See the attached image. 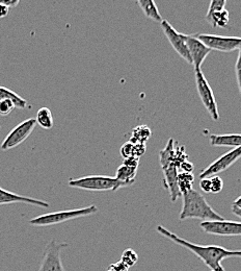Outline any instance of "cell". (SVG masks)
<instances>
[{"label": "cell", "instance_id": "obj_33", "mask_svg": "<svg viewBox=\"0 0 241 271\" xmlns=\"http://www.w3.org/2000/svg\"><path fill=\"white\" fill-rule=\"evenodd\" d=\"M2 3L4 6L8 7L9 9H13L19 5V0H2Z\"/></svg>", "mask_w": 241, "mask_h": 271}, {"label": "cell", "instance_id": "obj_31", "mask_svg": "<svg viewBox=\"0 0 241 271\" xmlns=\"http://www.w3.org/2000/svg\"><path fill=\"white\" fill-rule=\"evenodd\" d=\"M124 165L126 166H129V167H133V168H139V164H140V159L137 158H128V159H125L124 162H123Z\"/></svg>", "mask_w": 241, "mask_h": 271}, {"label": "cell", "instance_id": "obj_34", "mask_svg": "<svg viewBox=\"0 0 241 271\" xmlns=\"http://www.w3.org/2000/svg\"><path fill=\"white\" fill-rule=\"evenodd\" d=\"M10 13V9L0 3V18H5Z\"/></svg>", "mask_w": 241, "mask_h": 271}, {"label": "cell", "instance_id": "obj_24", "mask_svg": "<svg viewBox=\"0 0 241 271\" xmlns=\"http://www.w3.org/2000/svg\"><path fill=\"white\" fill-rule=\"evenodd\" d=\"M137 260H139V256H137V253L133 249H126L123 252L122 258H120V261H122L128 268L135 265Z\"/></svg>", "mask_w": 241, "mask_h": 271}, {"label": "cell", "instance_id": "obj_5", "mask_svg": "<svg viewBox=\"0 0 241 271\" xmlns=\"http://www.w3.org/2000/svg\"><path fill=\"white\" fill-rule=\"evenodd\" d=\"M98 212V208L96 206H90L80 209H73V210H67V211H59V212H52L40 215L36 218L29 220V223L33 227H49L64 223L69 220L77 219L80 217H84L88 215H92Z\"/></svg>", "mask_w": 241, "mask_h": 271}, {"label": "cell", "instance_id": "obj_37", "mask_svg": "<svg viewBox=\"0 0 241 271\" xmlns=\"http://www.w3.org/2000/svg\"><path fill=\"white\" fill-rule=\"evenodd\" d=\"M107 271H113V270H112V269H111V268H110V267H109V268H108V269H107Z\"/></svg>", "mask_w": 241, "mask_h": 271}, {"label": "cell", "instance_id": "obj_36", "mask_svg": "<svg viewBox=\"0 0 241 271\" xmlns=\"http://www.w3.org/2000/svg\"><path fill=\"white\" fill-rule=\"evenodd\" d=\"M232 213L235 214L236 216H238V217L241 218V209H238V208L232 206Z\"/></svg>", "mask_w": 241, "mask_h": 271}, {"label": "cell", "instance_id": "obj_3", "mask_svg": "<svg viewBox=\"0 0 241 271\" xmlns=\"http://www.w3.org/2000/svg\"><path fill=\"white\" fill-rule=\"evenodd\" d=\"M174 139H169L164 149L159 152L160 165L163 171L164 188L168 190L170 199L173 202L181 196V192L178 187V167L174 162V150H175Z\"/></svg>", "mask_w": 241, "mask_h": 271}, {"label": "cell", "instance_id": "obj_7", "mask_svg": "<svg viewBox=\"0 0 241 271\" xmlns=\"http://www.w3.org/2000/svg\"><path fill=\"white\" fill-rule=\"evenodd\" d=\"M36 125L37 121L33 118H29V119H26L18 125H16L3 141L2 145H0V149L7 151L22 144L31 134Z\"/></svg>", "mask_w": 241, "mask_h": 271}, {"label": "cell", "instance_id": "obj_26", "mask_svg": "<svg viewBox=\"0 0 241 271\" xmlns=\"http://www.w3.org/2000/svg\"><path fill=\"white\" fill-rule=\"evenodd\" d=\"M119 152H120V156L123 157L124 160L133 157V154H134V144L131 143V142H129V141L126 142L125 144H123L122 147H120Z\"/></svg>", "mask_w": 241, "mask_h": 271}, {"label": "cell", "instance_id": "obj_16", "mask_svg": "<svg viewBox=\"0 0 241 271\" xmlns=\"http://www.w3.org/2000/svg\"><path fill=\"white\" fill-rule=\"evenodd\" d=\"M137 5L140 6V8L149 19H152L155 22H162V17L157 9L156 4H155L153 0H139Z\"/></svg>", "mask_w": 241, "mask_h": 271}, {"label": "cell", "instance_id": "obj_22", "mask_svg": "<svg viewBox=\"0 0 241 271\" xmlns=\"http://www.w3.org/2000/svg\"><path fill=\"white\" fill-rule=\"evenodd\" d=\"M195 182V176L193 173H178V187L181 192V195L193 190V184Z\"/></svg>", "mask_w": 241, "mask_h": 271}, {"label": "cell", "instance_id": "obj_19", "mask_svg": "<svg viewBox=\"0 0 241 271\" xmlns=\"http://www.w3.org/2000/svg\"><path fill=\"white\" fill-rule=\"evenodd\" d=\"M4 99L12 100L15 106L19 109H25L27 106V103L24 98H22L21 96H19L18 94L6 87L0 86V100Z\"/></svg>", "mask_w": 241, "mask_h": 271}, {"label": "cell", "instance_id": "obj_2", "mask_svg": "<svg viewBox=\"0 0 241 271\" xmlns=\"http://www.w3.org/2000/svg\"><path fill=\"white\" fill-rule=\"evenodd\" d=\"M182 210L180 220L202 219L203 221L210 220H222V216L216 213L206 200V198L197 190L193 189L182 195Z\"/></svg>", "mask_w": 241, "mask_h": 271}, {"label": "cell", "instance_id": "obj_1", "mask_svg": "<svg viewBox=\"0 0 241 271\" xmlns=\"http://www.w3.org/2000/svg\"><path fill=\"white\" fill-rule=\"evenodd\" d=\"M157 232L174 243L187 248L207 265L212 271H226L221 262L229 258H241V250H231L218 245H199L186 241L176 234L169 232L162 225L157 227Z\"/></svg>", "mask_w": 241, "mask_h": 271}, {"label": "cell", "instance_id": "obj_21", "mask_svg": "<svg viewBox=\"0 0 241 271\" xmlns=\"http://www.w3.org/2000/svg\"><path fill=\"white\" fill-rule=\"evenodd\" d=\"M229 21H230V14L226 9L213 14L208 20V22H210L213 25V27H219V28L227 27Z\"/></svg>", "mask_w": 241, "mask_h": 271}, {"label": "cell", "instance_id": "obj_14", "mask_svg": "<svg viewBox=\"0 0 241 271\" xmlns=\"http://www.w3.org/2000/svg\"><path fill=\"white\" fill-rule=\"evenodd\" d=\"M17 202H22V203H28V205L37 206L41 208H49V203L40 199H34L31 197L27 196H22L19 194H15L11 191L5 190L0 187V206L3 205H11V203H17Z\"/></svg>", "mask_w": 241, "mask_h": 271}, {"label": "cell", "instance_id": "obj_10", "mask_svg": "<svg viewBox=\"0 0 241 271\" xmlns=\"http://www.w3.org/2000/svg\"><path fill=\"white\" fill-rule=\"evenodd\" d=\"M201 229L207 234L234 237L241 236V222L231 221V220H210V221H202Z\"/></svg>", "mask_w": 241, "mask_h": 271}, {"label": "cell", "instance_id": "obj_15", "mask_svg": "<svg viewBox=\"0 0 241 271\" xmlns=\"http://www.w3.org/2000/svg\"><path fill=\"white\" fill-rule=\"evenodd\" d=\"M210 144L212 146H226V147H241V133L230 134H211Z\"/></svg>", "mask_w": 241, "mask_h": 271}, {"label": "cell", "instance_id": "obj_32", "mask_svg": "<svg viewBox=\"0 0 241 271\" xmlns=\"http://www.w3.org/2000/svg\"><path fill=\"white\" fill-rule=\"evenodd\" d=\"M110 268L113 270V271H128V267L122 262V261H118L117 263L115 264H111L110 265Z\"/></svg>", "mask_w": 241, "mask_h": 271}, {"label": "cell", "instance_id": "obj_35", "mask_svg": "<svg viewBox=\"0 0 241 271\" xmlns=\"http://www.w3.org/2000/svg\"><path fill=\"white\" fill-rule=\"evenodd\" d=\"M233 207H236V208H238V209H241V196H239V197H237L236 199H235V201L233 202V205H232Z\"/></svg>", "mask_w": 241, "mask_h": 271}, {"label": "cell", "instance_id": "obj_9", "mask_svg": "<svg viewBox=\"0 0 241 271\" xmlns=\"http://www.w3.org/2000/svg\"><path fill=\"white\" fill-rule=\"evenodd\" d=\"M196 36L210 50L232 53L234 50L241 48V37H223L209 35V33H198Z\"/></svg>", "mask_w": 241, "mask_h": 271}, {"label": "cell", "instance_id": "obj_38", "mask_svg": "<svg viewBox=\"0 0 241 271\" xmlns=\"http://www.w3.org/2000/svg\"><path fill=\"white\" fill-rule=\"evenodd\" d=\"M211 271H212V270H211Z\"/></svg>", "mask_w": 241, "mask_h": 271}, {"label": "cell", "instance_id": "obj_17", "mask_svg": "<svg viewBox=\"0 0 241 271\" xmlns=\"http://www.w3.org/2000/svg\"><path fill=\"white\" fill-rule=\"evenodd\" d=\"M137 172V168L129 167L124 164L120 165L115 172V178L125 183L127 186H131L134 184L135 176Z\"/></svg>", "mask_w": 241, "mask_h": 271}, {"label": "cell", "instance_id": "obj_18", "mask_svg": "<svg viewBox=\"0 0 241 271\" xmlns=\"http://www.w3.org/2000/svg\"><path fill=\"white\" fill-rule=\"evenodd\" d=\"M152 131L147 125H139L133 128L131 138L129 142L133 144H146V142L151 138Z\"/></svg>", "mask_w": 241, "mask_h": 271}, {"label": "cell", "instance_id": "obj_20", "mask_svg": "<svg viewBox=\"0 0 241 271\" xmlns=\"http://www.w3.org/2000/svg\"><path fill=\"white\" fill-rule=\"evenodd\" d=\"M37 123L45 129H50L53 127V117L52 113H51L50 109L48 108H42L38 111L37 117H36Z\"/></svg>", "mask_w": 241, "mask_h": 271}, {"label": "cell", "instance_id": "obj_12", "mask_svg": "<svg viewBox=\"0 0 241 271\" xmlns=\"http://www.w3.org/2000/svg\"><path fill=\"white\" fill-rule=\"evenodd\" d=\"M241 158V147L233 148L227 154L222 155L213 163H211L207 168L200 173V178H208L229 169L233 164H235Z\"/></svg>", "mask_w": 241, "mask_h": 271}, {"label": "cell", "instance_id": "obj_8", "mask_svg": "<svg viewBox=\"0 0 241 271\" xmlns=\"http://www.w3.org/2000/svg\"><path fill=\"white\" fill-rule=\"evenodd\" d=\"M195 72H196V83L199 96L202 100L204 107L212 117V119L216 121L219 119V114L213 90L211 89L210 84L208 83L207 79H206L202 70H198Z\"/></svg>", "mask_w": 241, "mask_h": 271}, {"label": "cell", "instance_id": "obj_29", "mask_svg": "<svg viewBox=\"0 0 241 271\" xmlns=\"http://www.w3.org/2000/svg\"><path fill=\"white\" fill-rule=\"evenodd\" d=\"M195 169V166L192 162H189L188 160L187 161H184L180 166H179V169L178 171L180 170V172H184V173H193Z\"/></svg>", "mask_w": 241, "mask_h": 271}, {"label": "cell", "instance_id": "obj_27", "mask_svg": "<svg viewBox=\"0 0 241 271\" xmlns=\"http://www.w3.org/2000/svg\"><path fill=\"white\" fill-rule=\"evenodd\" d=\"M211 180V193H219L221 192L222 188H223V182L222 179L218 176V175H214L212 177H210Z\"/></svg>", "mask_w": 241, "mask_h": 271}, {"label": "cell", "instance_id": "obj_6", "mask_svg": "<svg viewBox=\"0 0 241 271\" xmlns=\"http://www.w3.org/2000/svg\"><path fill=\"white\" fill-rule=\"evenodd\" d=\"M67 247V243L51 240L45 248L39 271H65L61 255Z\"/></svg>", "mask_w": 241, "mask_h": 271}, {"label": "cell", "instance_id": "obj_30", "mask_svg": "<svg viewBox=\"0 0 241 271\" xmlns=\"http://www.w3.org/2000/svg\"><path fill=\"white\" fill-rule=\"evenodd\" d=\"M200 187H201L203 192L211 193V180H210V177L202 178L200 180Z\"/></svg>", "mask_w": 241, "mask_h": 271}, {"label": "cell", "instance_id": "obj_13", "mask_svg": "<svg viewBox=\"0 0 241 271\" xmlns=\"http://www.w3.org/2000/svg\"><path fill=\"white\" fill-rule=\"evenodd\" d=\"M186 43L188 47L189 55H191L193 65L195 67V71L201 70V67L207 56L211 53V50L206 46L202 41H200L197 36L187 35Z\"/></svg>", "mask_w": 241, "mask_h": 271}, {"label": "cell", "instance_id": "obj_23", "mask_svg": "<svg viewBox=\"0 0 241 271\" xmlns=\"http://www.w3.org/2000/svg\"><path fill=\"white\" fill-rule=\"evenodd\" d=\"M227 5V2L226 0H212V2L210 3V6H209V9H208V12H207V15H206V20H209L210 17L215 14V13H218L222 10H225V7Z\"/></svg>", "mask_w": 241, "mask_h": 271}, {"label": "cell", "instance_id": "obj_11", "mask_svg": "<svg viewBox=\"0 0 241 271\" xmlns=\"http://www.w3.org/2000/svg\"><path fill=\"white\" fill-rule=\"evenodd\" d=\"M161 28H162V30L164 32L166 39L170 43L171 47L174 48L175 52L183 60H185L188 64L193 65L192 58H191V55H189L187 43H186L187 35H184V33H181L179 31H177L173 26L170 25V23L168 21H166V20H162Z\"/></svg>", "mask_w": 241, "mask_h": 271}, {"label": "cell", "instance_id": "obj_4", "mask_svg": "<svg viewBox=\"0 0 241 271\" xmlns=\"http://www.w3.org/2000/svg\"><path fill=\"white\" fill-rule=\"evenodd\" d=\"M68 185L72 188L87 190V191H116L128 186L116 179L115 177L103 175H88L79 178L70 179Z\"/></svg>", "mask_w": 241, "mask_h": 271}, {"label": "cell", "instance_id": "obj_25", "mask_svg": "<svg viewBox=\"0 0 241 271\" xmlns=\"http://www.w3.org/2000/svg\"><path fill=\"white\" fill-rule=\"evenodd\" d=\"M16 108L15 104L10 99L0 100V115L2 116H9L14 109Z\"/></svg>", "mask_w": 241, "mask_h": 271}, {"label": "cell", "instance_id": "obj_28", "mask_svg": "<svg viewBox=\"0 0 241 271\" xmlns=\"http://www.w3.org/2000/svg\"><path fill=\"white\" fill-rule=\"evenodd\" d=\"M238 57L235 65V72H236V78H237V84H238V89L239 93L241 95V48L238 49Z\"/></svg>", "mask_w": 241, "mask_h": 271}]
</instances>
